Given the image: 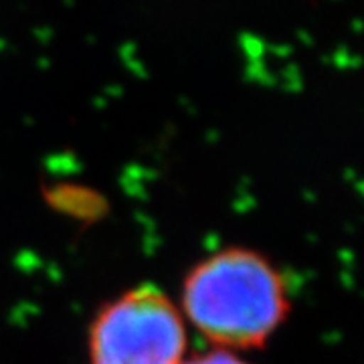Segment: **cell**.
<instances>
[{
  "mask_svg": "<svg viewBox=\"0 0 364 364\" xmlns=\"http://www.w3.org/2000/svg\"><path fill=\"white\" fill-rule=\"evenodd\" d=\"M186 322L154 286L126 289L97 312L90 328L91 364H182Z\"/></svg>",
  "mask_w": 364,
  "mask_h": 364,
  "instance_id": "cell-2",
  "label": "cell"
},
{
  "mask_svg": "<svg viewBox=\"0 0 364 364\" xmlns=\"http://www.w3.org/2000/svg\"><path fill=\"white\" fill-rule=\"evenodd\" d=\"M181 306L184 322L231 352L267 344L291 310L284 273L247 247L221 249L198 261L182 282Z\"/></svg>",
  "mask_w": 364,
  "mask_h": 364,
  "instance_id": "cell-1",
  "label": "cell"
},
{
  "mask_svg": "<svg viewBox=\"0 0 364 364\" xmlns=\"http://www.w3.org/2000/svg\"><path fill=\"white\" fill-rule=\"evenodd\" d=\"M182 364H251L243 358H239L235 352L231 350H221V348H215V350H208L205 354H196L193 358H184Z\"/></svg>",
  "mask_w": 364,
  "mask_h": 364,
  "instance_id": "cell-3",
  "label": "cell"
}]
</instances>
